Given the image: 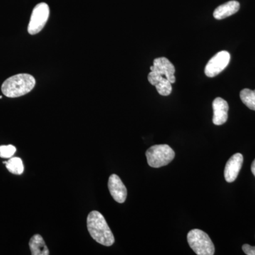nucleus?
I'll use <instances>...</instances> for the list:
<instances>
[{
    "instance_id": "obj_1",
    "label": "nucleus",
    "mask_w": 255,
    "mask_h": 255,
    "mask_svg": "<svg viewBox=\"0 0 255 255\" xmlns=\"http://www.w3.org/2000/svg\"><path fill=\"white\" fill-rule=\"evenodd\" d=\"M147 79L151 85L155 86L159 95L168 96L172 91V84L176 81L175 68L167 58L162 57L154 60Z\"/></svg>"
},
{
    "instance_id": "obj_13",
    "label": "nucleus",
    "mask_w": 255,
    "mask_h": 255,
    "mask_svg": "<svg viewBox=\"0 0 255 255\" xmlns=\"http://www.w3.org/2000/svg\"><path fill=\"white\" fill-rule=\"evenodd\" d=\"M3 163L5 164L6 169L11 173L20 175L23 172L24 167H23L22 159L19 157H11L9 160L3 162Z\"/></svg>"
},
{
    "instance_id": "obj_7",
    "label": "nucleus",
    "mask_w": 255,
    "mask_h": 255,
    "mask_svg": "<svg viewBox=\"0 0 255 255\" xmlns=\"http://www.w3.org/2000/svg\"><path fill=\"white\" fill-rule=\"evenodd\" d=\"M231 60V55L226 50L220 51L208 62L205 74L209 78H214L223 71Z\"/></svg>"
},
{
    "instance_id": "obj_16",
    "label": "nucleus",
    "mask_w": 255,
    "mask_h": 255,
    "mask_svg": "<svg viewBox=\"0 0 255 255\" xmlns=\"http://www.w3.org/2000/svg\"><path fill=\"white\" fill-rule=\"evenodd\" d=\"M243 251L247 255H255V246L245 244L243 246Z\"/></svg>"
},
{
    "instance_id": "obj_18",
    "label": "nucleus",
    "mask_w": 255,
    "mask_h": 255,
    "mask_svg": "<svg viewBox=\"0 0 255 255\" xmlns=\"http://www.w3.org/2000/svg\"><path fill=\"white\" fill-rule=\"evenodd\" d=\"M2 98V96H0V99Z\"/></svg>"
},
{
    "instance_id": "obj_14",
    "label": "nucleus",
    "mask_w": 255,
    "mask_h": 255,
    "mask_svg": "<svg viewBox=\"0 0 255 255\" xmlns=\"http://www.w3.org/2000/svg\"><path fill=\"white\" fill-rule=\"evenodd\" d=\"M240 97L245 105L250 110L255 111V90L244 89L241 92Z\"/></svg>"
},
{
    "instance_id": "obj_9",
    "label": "nucleus",
    "mask_w": 255,
    "mask_h": 255,
    "mask_svg": "<svg viewBox=\"0 0 255 255\" xmlns=\"http://www.w3.org/2000/svg\"><path fill=\"white\" fill-rule=\"evenodd\" d=\"M243 163V156L241 153L235 154L228 159L224 171L226 182L232 183L237 179Z\"/></svg>"
},
{
    "instance_id": "obj_2",
    "label": "nucleus",
    "mask_w": 255,
    "mask_h": 255,
    "mask_svg": "<svg viewBox=\"0 0 255 255\" xmlns=\"http://www.w3.org/2000/svg\"><path fill=\"white\" fill-rule=\"evenodd\" d=\"M87 230L92 238L102 246H112L115 238L103 215L97 211H92L87 219Z\"/></svg>"
},
{
    "instance_id": "obj_5",
    "label": "nucleus",
    "mask_w": 255,
    "mask_h": 255,
    "mask_svg": "<svg viewBox=\"0 0 255 255\" xmlns=\"http://www.w3.org/2000/svg\"><path fill=\"white\" fill-rule=\"evenodd\" d=\"M146 158L150 167L159 168L170 163L174 158L175 153L168 145L152 146L146 151Z\"/></svg>"
},
{
    "instance_id": "obj_15",
    "label": "nucleus",
    "mask_w": 255,
    "mask_h": 255,
    "mask_svg": "<svg viewBox=\"0 0 255 255\" xmlns=\"http://www.w3.org/2000/svg\"><path fill=\"white\" fill-rule=\"evenodd\" d=\"M16 148L12 145L0 146V157L1 158H11L16 152Z\"/></svg>"
},
{
    "instance_id": "obj_12",
    "label": "nucleus",
    "mask_w": 255,
    "mask_h": 255,
    "mask_svg": "<svg viewBox=\"0 0 255 255\" xmlns=\"http://www.w3.org/2000/svg\"><path fill=\"white\" fill-rule=\"evenodd\" d=\"M29 248L32 255H48L49 251L41 235L36 234L30 239Z\"/></svg>"
},
{
    "instance_id": "obj_4",
    "label": "nucleus",
    "mask_w": 255,
    "mask_h": 255,
    "mask_svg": "<svg viewBox=\"0 0 255 255\" xmlns=\"http://www.w3.org/2000/svg\"><path fill=\"white\" fill-rule=\"evenodd\" d=\"M187 241L193 251L198 255H213L215 253L214 243L207 233L199 229H193L187 235Z\"/></svg>"
},
{
    "instance_id": "obj_17",
    "label": "nucleus",
    "mask_w": 255,
    "mask_h": 255,
    "mask_svg": "<svg viewBox=\"0 0 255 255\" xmlns=\"http://www.w3.org/2000/svg\"><path fill=\"white\" fill-rule=\"evenodd\" d=\"M251 170L252 172H253V174H254L255 177V159L254 161H253V164H252Z\"/></svg>"
},
{
    "instance_id": "obj_3",
    "label": "nucleus",
    "mask_w": 255,
    "mask_h": 255,
    "mask_svg": "<svg viewBox=\"0 0 255 255\" xmlns=\"http://www.w3.org/2000/svg\"><path fill=\"white\" fill-rule=\"evenodd\" d=\"M36 85V80L29 74H18L5 80L1 92L9 98H16L29 93Z\"/></svg>"
},
{
    "instance_id": "obj_10",
    "label": "nucleus",
    "mask_w": 255,
    "mask_h": 255,
    "mask_svg": "<svg viewBox=\"0 0 255 255\" xmlns=\"http://www.w3.org/2000/svg\"><path fill=\"white\" fill-rule=\"evenodd\" d=\"M214 117L213 122L215 125L221 126L228 120V112L229 110L228 102L221 97H217L213 102Z\"/></svg>"
},
{
    "instance_id": "obj_11",
    "label": "nucleus",
    "mask_w": 255,
    "mask_h": 255,
    "mask_svg": "<svg viewBox=\"0 0 255 255\" xmlns=\"http://www.w3.org/2000/svg\"><path fill=\"white\" fill-rule=\"evenodd\" d=\"M240 9V3L235 0L228 1L222 5H220L214 12L215 18L218 20L223 19L228 16L236 14Z\"/></svg>"
},
{
    "instance_id": "obj_8",
    "label": "nucleus",
    "mask_w": 255,
    "mask_h": 255,
    "mask_svg": "<svg viewBox=\"0 0 255 255\" xmlns=\"http://www.w3.org/2000/svg\"><path fill=\"white\" fill-rule=\"evenodd\" d=\"M109 190L114 200L119 204H123L127 200V189L122 179L117 174L110 176L108 182Z\"/></svg>"
},
{
    "instance_id": "obj_6",
    "label": "nucleus",
    "mask_w": 255,
    "mask_h": 255,
    "mask_svg": "<svg viewBox=\"0 0 255 255\" xmlns=\"http://www.w3.org/2000/svg\"><path fill=\"white\" fill-rule=\"evenodd\" d=\"M50 9L45 2L37 4L32 11L28 23V32L29 34L35 35L41 31L49 18Z\"/></svg>"
}]
</instances>
